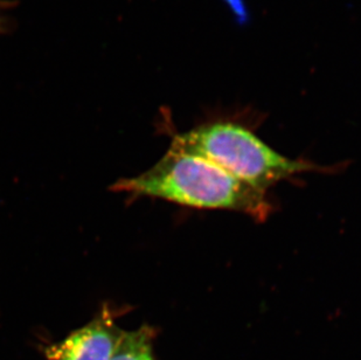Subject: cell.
Listing matches in <instances>:
<instances>
[{
	"instance_id": "6da1fadb",
	"label": "cell",
	"mask_w": 361,
	"mask_h": 360,
	"mask_svg": "<svg viewBox=\"0 0 361 360\" xmlns=\"http://www.w3.org/2000/svg\"><path fill=\"white\" fill-rule=\"evenodd\" d=\"M113 190L157 198L197 210L243 213L264 220L271 212L266 192L238 179L211 162L169 148L154 167L117 181Z\"/></svg>"
},
{
	"instance_id": "277c9868",
	"label": "cell",
	"mask_w": 361,
	"mask_h": 360,
	"mask_svg": "<svg viewBox=\"0 0 361 360\" xmlns=\"http://www.w3.org/2000/svg\"><path fill=\"white\" fill-rule=\"evenodd\" d=\"M154 330L149 325L135 331H122L111 360H154Z\"/></svg>"
},
{
	"instance_id": "7a4b0ae2",
	"label": "cell",
	"mask_w": 361,
	"mask_h": 360,
	"mask_svg": "<svg viewBox=\"0 0 361 360\" xmlns=\"http://www.w3.org/2000/svg\"><path fill=\"white\" fill-rule=\"evenodd\" d=\"M170 148L204 158L266 193L282 180L324 170L311 162L283 156L252 131L232 122L209 123L176 133Z\"/></svg>"
},
{
	"instance_id": "8992f818",
	"label": "cell",
	"mask_w": 361,
	"mask_h": 360,
	"mask_svg": "<svg viewBox=\"0 0 361 360\" xmlns=\"http://www.w3.org/2000/svg\"><path fill=\"white\" fill-rule=\"evenodd\" d=\"M1 24H3V21H1V19H0V26H1Z\"/></svg>"
},
{
	"instance_id": "5b68a950",
	"label": "cell",
	"mask_w": 361,
	"mask_h": 360,
	"mask_svg": "<svg viewBox=\"0 0 361 360\" xmlns=\"http://www.w3.org/2000/svg\"><path fill=\"white\" fill-rule=\"evenodd\" d=\"M3 5H5V3H3V1H0V6H3Z\"/></svg>"
},
{
	"instance_id": "3957f363",
	"label": "cell",
	"mask_w": 361,
	"mask_h": 360,
	"mask_svg": "<svg viewBox=\"0 0 361 360\" xmlns=\"http://www.w3.org/2000/svg\"><path fill=\"white\" fill-rule=\"evenodd\" d=\"M121 333L114 311L104 306L92 322L51 344L44 354L47 360H111Z\"/></svg>"
}]
</instances>
